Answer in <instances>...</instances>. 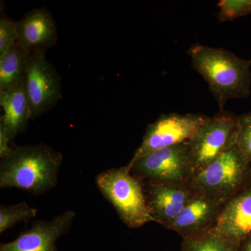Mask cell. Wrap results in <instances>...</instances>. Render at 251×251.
Masks as SVG:
<instances>
[{
    "mask_svg": "<svg viewBox=\"0 0 251 251\" xmlns=\"http://www.w3.org/2000/svg\"><path fill=\"white\" fill-rule=\"evenodd\" d=\"M96 183L127 227L138 228L153 221L147 206L143 180L132 175L127 165L102 172Z\"/></svg>",
    "mask_w": 251,
    "mask_h": 251,
    "instance_id": "cell-4",
    "label": "cell"
},
{
    "mask_svg": "<svg viewBox=\"0 0 251 251\" xmlns=\"http://www.w3.org/2000/svg\"><path fill=\"white\" fill-rule=\"evenodd\" d=\"M14 145V144L9 139L4 127L0 124V158L1 159L9 156L12 151Z\"/></svg>",
    "mask_w": 251,
    "mask_h": 251,
    "instance_id": "cell-21",
    "label": "cell"
},
{
    "mask_svg": "<svg viewBox=\"0 0 251 251\" xmlns=\"http://www.w3.org/2000/svg\"><path fill=\"white\" fill-rule=\"evenodd\" d=\"M180 251H241V244L214 227L196 237L183 239Z\"/></svg>",
    "mask_w": 251,
    "mask_h": 251,
    "instance_id": "cell-16",
    "label": "cell"
},
{
    "mask_svg": "<svg viewBox=\"0 0 251 251\" xmlns=\"http://www.w3.org/2000/svg\"><path fill=\"white\" fill-rule=\"evenodd\" d=\"M75 215V211L68 210L50 221H34L14 241L1 244L0 251H57V239L69 232Z\"/></svg>",
    "mask_w": 251,
    "mask_h": 251,
    "instance_id": "cell-10",
    "label": "cell"
},
{
    "mask_svg": "<svg viewBox=\"0 0 251 251\" xmlns=\"http://www.w3.org/2000/svg\"><path fill=\"white\" fill-rule=\"evenodd\" d=\"M62 153L44 143L13 145L0 163V187L16 188L34 195L52 189L58 183Z\"/></svg>",
    "mask_w": 251,
    "mask_h": 251,
    "instance_id": "cell-2",
    "label": "cell"
},
{
    "mask_svg": "<svg viewBox=\"0 0 251 251\" xmlns=\"http://www.w3.org/2000/svg\"><path fill=\"white\" fill-rule=\"evenodd\" d=\"M0 105L3 110L0 124L13 143L17 135L25 131L28 122L31 120L24 81L14 88L0 92Z\"/></svg>",
    "mask_w": 251,
    "mask_h": 251,
    "instance_id": "cell-14",
    "label": "cell"
},
{
    "mask_svg": "<svg viewBox=\"0 0 251 251\" xmlns=\"http://www.w3.org/2000/svg\"><path fill=\"white\" fill-rule=\"evenodd\" d=\"M224 205L214 198L196 193L167 229L175 231L183 239L204 233L216 227Z\"/></svg>",
    "mask_w": 251,
    "mask_h": 251,
    "instance_id": "cell-11",
    "label": "cell"
},
{
    "mask_svg": "<svg viewBox=\"0 0 251 251\" xmlns=\"http://www.w3.org/2000/svg\"><path fill=\"white\" fill-rule=\"evenodd\" d=\"M127 166L137 177L156 183L188 184L193 175L188 142L155 150Z\"/></svg>",
    "mask_w": 251,
    "mask_h": 251,
    "instance_id": "cell-5",
    "label": "cell"
},
{
    "mask_svg": "<svg viewBox=\"0 0 251 251\" xmlns=\"http://www.w3.org/2000/svg\"><path fill=\"white\" fill-rule=\"evenodd\" d=\"M209 118L202 114L171 112L162 115L148 125L143 141L130 161L155 150L188 142Z\"/></svg>",
    "mask_w": 251,
    "mask_h": 251,
    "instance_id": "cell-7",
    "label": "cell"
},
{
    "mask_svg": "<svg viewBox=\"0 0 251 251\" xmlns=\"http://www.w3.org/2000/svg\"><path fill=\"white\" fill-rule=\"evenodd\" d=\"M215 229L240 244L251 237V186L225 204Z\"/></svg>",
    "mask_w": 251,
    "mask_h": 251,
    "instance_id": "cell-13",
    "label": "cell"
},
{
    "mask_svg": "<svg viewBox=\"0 0 251 251\" xmlns=\"http://www.w3.org/2000/svg\"><path fill=\"white\" fill-rule=\"evenodd\" d=\"M234 145L251 163V112L238 117L237 135Z\"/></svg>",
    "mask_w": 251,
    "mask_h": 251,
    "instance_id": "cell-19",
    "label": "cell"
},
{
    "mask_svg": "<svg viewBox=\"0 0 251 251\" xmlns=\"http://www.w3.org/2000/svg\"><path fill=\"white\" fill-rule=\"evenodd\" d=\"M216 18L221 23L251 14V0H220Z\"/></svg>",
    "mask_w": 251,
    "mask_h": 251,
    "instance_id": "cell-18",
    "label": "cell"
},
{
    "mask_svg": "<svg viewBox=\"0 0 251 251\" xmlns=\"http://www.w3.org/2000/svg\"><path fill=\"white\" fill-rule=\"evenodd\" d=\"M38 210L30 207L26 202L12 205L0 206V233H4L18 223L35 218Z\"/></svg>",
    "mask_w": 251,
    "mask_h": 251,
    "instance_id": "cell-17",
    "label": "cell"
},
{
    "mask_svg": "<svg viewBox=\"0 0 251 251\" xmlns=\"http://www.w3.org/2000/svg\"></svg>",
    "mask_w": 251,
    "mask_h": 251,
    "instance_id": "cell-23",
    "label": "cell"
},
{
    "mask_svg": "<svg viewBox=\"0 0 251 251\" xmlns=\"http://www.w3.org/2000/svg\"><path fill=\"white\" fill-rule=\"evenodd\" d=\"M238 117L231 112L219 111L188 140L193 176L235 144Z\"/></svg>",
    "mask_w": 251,
    "mask_h": 251,
    "instance_id": "cell-6",
    "label": "cell"
},
{
    "mask_svg": "<svg viewBox=\"0 0 251 251\" xmlns=\"http://www.w3.org/2000/svg\"><path fill=\"white\" fill-rule=\"evenodd\" d=\"M147 206L154 222L168 227L196 192L188 184H164L143 181Z\"/></svg>",
    "mask_w": 251,
    "mask_h": 251,
    "instance_id": "cell-9",
    "label": "cell"
},
{
    "mask_svg": "<svg viewBox=\"0 0 251 251\" xmlns=\"http://www.w3.org/2000/svg\"><path fill=\"white\" fill-rule=\"evenodd\" d=\"M241 251H251V237L241 244Z\"/></svg>",
    "mask_w": 251,
    "mask_h": 251,
    "instance_id": "cell-22",
    "label": "cell"
},
{
    "mask_svg": "<svg viewBox=\"0 0 251 251\" xmlns=\"http://www.w3.org/2000/svg\"><path fill=\"white\" fill-rule=\"evenodd\" d=\"M24 82L31 120L53 108L62 97L60 77L45 52L28 54Z\"/></svg>",
    "mask_w": 251,
    "mask_h": 251,
    "instance_id": "cell-8",
    "label": "cell"
},
{
    "mask_svg": "<svg viewBox=\"0 0 251 251\" xmlns=\"http://www.w3.org/2000/svg\"><path fill=\"white\" fill-rule=\"evenodd\" d=\"M251 163L235 145L193 175L188 185L226 204L238 193L251 187Z\"/></svg>",
    "mask_w": 251,
    "mask_h": 251,
    "instance_id": "cell-3",
    "label": "cell"
},
{
    "mask_svg": "<svg viewBox=\"0 0 251 251\" xmlns=\"http://www.w3.org/2000/svg\"><path fill=\"white\" fill-rule=\"evenodd\" d=\"M16 25L17 42L27 54L46 52L57 43L58 35L55 21L46 8L29 11Z\"/></svg>",
    "mask_w": 251,
    "mask_h": 251,
    "instance_id": "cell-12",
    "label": "cell"
},
{
    "mask_svg": "<svg viewBox=\"0 0 251 251\" xmlns=\"http://www.w3.org/2000/svg\"><path fill=\"white\" fill-rule=\"evenodd\" d=\"M18 41L17 25L9 18L0 20V57Z\"/></svg>",
    "mask_w": 251,
    "mask_h": 251,
    "instance_id": "cell-20",
    "label": "cell"
},
{
    "mask_svg": "<svg viewBox=\"0 0 251 251\" xmlns=\"http://www.w3.org/2000/svg\"><path fill=\"white\" fill-rule=\"evenodd\" d=\"M195 70L209 85L219 111L231 99H248L251 93V59L237 57L222 48L193 44L188 51Z\"/></svg>",
    "mask_w": 251,
    "mask_h": 251,
    "instance_id": "cell-1",
    "label": "cell"
},
{
    "mask_svg": "<svg viewBox=\"0 0 251 251\" xmlns=\"http://www.w3.org/2000/svg\"><path fill=\"white\" fill-rule=\"evenodd\" d=\"M27 57L18 42L0 57V92L14 88L24 81Z\"/></svg>",
    "mask_w": 251,
    "mask_h": 251,
    "instance_id": "cell-15",
    "label": "cell"
}]
</instances>
